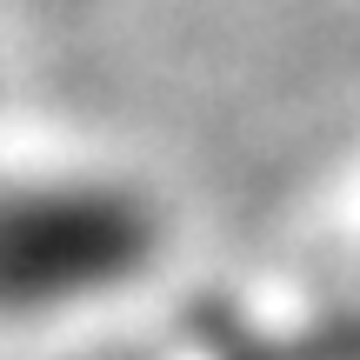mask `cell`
Listing matches in <instances>:
<instances>
[{
  "label": "cell",
  "instance_id": "cell-1",
  "mask_svg": "<svg viewBox=\"0 0 360 360\" xmlns=\"http://www.w3.org/2000/svg\"><path fill=\"white\" fill-rule=\"evenodd\" d=\"M154 267V207L87 167L0 174V327H53L134 294Z\"/></svg>",
  "mask_w": 360,
  "mask_h": 360
}]
</instances>
